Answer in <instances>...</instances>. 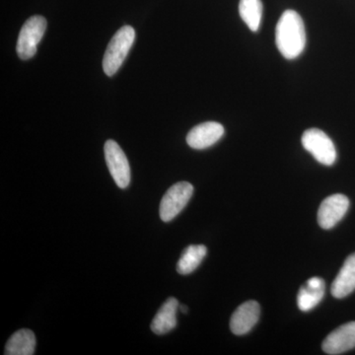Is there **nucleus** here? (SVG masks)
<instances>
[{"label": "nucleus", "mask_w": 355, "mask_h": 355, "mask_svg": "<svg viewBox=\"0 0 355 355\" xmlns=\"http://www.w3.org/2000/svg\"><path fill=\"white\" fill-rule=\"evenodd\" d=\"M275 44L286 60H294L304 51V22L296 11L286 10L280 16L275 29Z\"/></svg>", "instance_id": "1"}, {"label": "nucleus", "mask_w": 355, "mask_h": 355, "mask_svg": "<svg viewBox=\"0 0 355 355\" xmlns=\"http://www.w3.org/2000/svg\"><path fill=\"white\" fill-rule=\"evenodd\" d=\"M135 39V31L132 26H123L110 42L103 58V69L108 76H113L132 49Z\"/></svg>", "instance_id": "2"}, {"label": "nucleus", "mask_w": 355, "mask_h": 355, "mask_svg": "<svg viewBox=\"0 0 355 355\" xmlns=\"http://www.w3.org/2000/svg\"><path fill=\"white\" fill-rule=\"evenodd\" d=\"M302 146L318 162L324 166L335 164L336 149L333 140L319 128H313L303 133Z\"/></svg>", "instance_id": "3"}, {"label": "nucleus", "mask_w": 355, "mask_h": 355, "mask_svg": "<svg viewBox=\"0 0 355 355\" xmlns=\"http://www.w3.org/2000/svg\"><path fill=\"white\" fill-rule=\"evenodd\" d=\"M46 29V20L43 16H32L26 21L21 29L16 46L21 60H30L36 55L37 46L43 38Z\"/></svg>", "instance_id": "4"}, {"label": "nucleus", "mask_w": 355, "mask_h": 355, "mask_svg": "<svg viewBox=\"0 0 355 355\" xmlns=\"http://www.w3.org/2000/svg\"><path fill=\"white\" fill-rule=\"evenodd\" d=\"M193 195V184L188 182H179L173 184L161 200L160 218L170 222L181 214Z\"/></svg>", "instance_id": "5"}, {"label": "nucleus", "mask_w": 355, "mask_h": 355, "mask_svg": "<svg viewBox=\"0 0 355 355\" xmlns=\"http://www.w3.org/2000/svg\"><path fill=\"white\" fill-rule=\"evenodd\" d=\"M104 151L109 171L116 186L128 188L130 183V167L123 149L114 140L109 139L105 144Z\"/></svg>", "instance_id": "6"}, {"label": "nucleus", "mask_w": 355, "mask_h": 355, "mask_svg": "<svg viewBox=\"0 0 355 355\" xmlns=\"http://www.w3.org/2000/svg\"><path fill=\"white\" fill-rule=\"evenodd\" d=\"M349 209V198L336 193L324 198L318 210V223L324 230L335 227Z\"/></svg>", "instance_id": "7"}, {"label": "nucleus", "mask_w": 355, "mask_h": 355, "mask_svg": "<svg viewBox=\"0 0 355 355\" xmlns=\"http://www.w3.org/2000/svg\"><path fill=\"white\" fill-rule=\"evenodd\" d=\"M324 354L338 355L355 349V322H349L329 334L322 345Z\"/></svg>", "instance_id": "8"}, {"label": "nucleus", "mask_w": 355, "mask_h": 355, "mask_svg": "<svg viewBox=\"0 0 355 355\" xmlns=\"http://www.w3.org/2000/svg\"><path fill=\"white\" fill-rule=\"evenodd\" d=\"M223 125L216 121H207L191 128L187 135L189 146L193 149L209 148L223 137Z\"/></svg>", "instance_id": "9"}, {"label": "nucleus", "mask_w": 355, "mask_h": 355, "mask_svg": "<svg viewBox=\"0 0 355 355\" xmlns=\"http://www.w3.org/2000/svg\"><path fill=\"white\" fill-rule=\"evenodd\" d=\"M261 308L257 301L250 300L240 305L230 320V330L236 336L246 335L258 323Z\"/></svg>", "instance_id": "10"}, {"label": "nucleus", "mask_w": 355, "mask_h": 355, "mask_svg": "<svg viewBox=\"0 0 355 355\" xmlns=\"http://www.w3.org/2000/svg\"><path fill=\"white\" fill-rule=\"evenodd\" d=\"M354 291L355 253L347 257L331 287V295L338 299L347 297Z\"/></svg>", "instance_id": "11"}, {"label": "nucleus", "mask_w": 355, "mask_h": 355, "mask_svg": "<svg viewBox=\"0 0 355 355\" xmlns=\"http://www.w3.org/2000/svg\"><path fill=\"white\" fill-rule=\"evenodd\" d=\"M326 284L321 277H312L301 287L297 295V305L302 312L314 309L323 300Z\"/></svg>", "instance_id": "12"}, {"label": "nucleus", "mask_w": 355, "mask_h": 355, "mask_svg": "<svg viewBox=\"0 0 355 355\" xmlns=\"http://www.w3.org/2000/svg\"><path fill=\"white\" fill-rule=\"evenodd\" d=\"M179 306V302L174 297L168 298L164 304L161 306L151 323V331L155 335H165L176 328Z\"/></svg>", "instance_id": "13"}, {"label": "nucleus", "mask_w": 355, "mask_h": 355, "mask_svg": "<svg viewBox=\"0 0 355 355\" xmlns=\"http://www.w3.org/2000/svg\"><path fill=\"white\" fill-rule=\"evenodd\" d=\"M36 349V336L31 330L22 329L14 333L6 345V355H32Z\"/></svg>", "instance_id": "14"}, {"label": "nucleus", "mask_w": 355, "mask_h": 355, "mask_svg": "<svg viewBox=\"0 0 355 355\" xmlns=\"http://www.w3.org/2000/svg\"><path fill=\"white\" fill-rule=\"evenodd\" d=\"M207 254V247L203 245H191V246L187 247L178 261L177 272L180 275H190L195 272L198 266L202 263Z\"/></svg>", "instance_id": "15"}, {"label": "nucleus", "mask_w": 355, "mask_h": 355, "mask_svg": "<svg viewBox=\"0 0 355 355\" xmlns=\"http://www.w3.org/2000/svg\"><path fill=\"white\" fill-rule=\"evenodd\" d=\"M263 10L261 0H240V16L252 32H257L260 29Z\"/></svg>", "instance_id": "16"}, {"label": "nucleus", "mask_w": 355, "mask_h": 355, "mask_svg": "<svg viewBox=\"0 0 355 355\" xmlns=\"http://www.w3.org/2000/svg\"><path fill=\"white\" fill-rule=\"evenodd\" d=\"M179 309L181 310L182 313H188V308H187L186 306L180 305Z\"/></svg>", "instance_id": "17"}]
</instances>
